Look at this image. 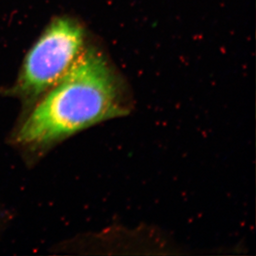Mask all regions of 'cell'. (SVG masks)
Listing matches in <instances>:
<instances>
[{
	"instance_id": "cell-1",
	"label": "cell",
	"mask_w": 256,
	"mask_h": 256,
	"mask_svg": "<svg viewBox=\"0 0 256 256\" xmlns=\"http://www.w3.org/2000/svg\"><path fill=\"white\" fill-rule=\"evenodd\" d=\"M117 83L96 51H83L70 70L46 92L20 127L17 140L44 145L126 114Z\"/></svg>"
},
{
	"instance_id": "cell-2",
	"label": "cell",
	"mask_w": 256,
	"mask_h": 256,
	"mask_svg": "<svg viewBox=\"0 0 256 256\" xmlns=\"http://www.w3.org/2000/svg\"><path fill=\"white\" fill-rule=\"evenodd\" d=\"M83 45L84 32L78 22L54 20L26 56L15 93L28 100L46 93L74 65Z\"/></svg>"
}]
</instances>
